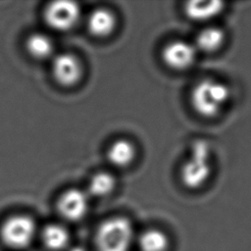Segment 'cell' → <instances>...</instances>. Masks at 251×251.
<instances>
[{
    "label": "cell",
    "instance_id": "1",
    "mask_svg": "<svg viewBox=\"0 0 251 251\" xmlns=\"http://www.w3.org/2000/svg\"><path fill=\"white\" fill-rule=\"evenodd\" d=\"M230 99V89L225 82L215 78H204L197 82L190 94L194 111L201 117L212 119L219 116Z\"/></svg>",
    "mask_w": 251,
    "mask_h": 251
},
{
    "label": "cell",
    "instance_id": "2",
    "mask_svg": "<svg viewBox=\"0 0 251 251\" xmlns=\"http://www.w3.org/2000/svg\"><path fill=\"white\" fill-rule=\"evenodd\" d=\"M212 149L208 141L193 142L188 158L180 169V179L189 189L203 186L212 174Z\"/></svg>",
    "mask_w": 251,
    "mask_h": 251
},
{
    "label": "cell",
    "instance_id": "3",
    "mask_svg": "<svg viewBox=\"0 0 251 251\" xmlns=\"http://www.w3.org/2000/svg\"><path fill=\"white\" fill-rule=\"evenodd\" d=\"M132 239V225L123 217L104 221L99 226L95 236L98 251H128Z\"/></svg>",
    "mask_w": 251,
    "mask_h": 251
},
{
    "label": "cell",
    "instance_id": "4",
    "mask_svg": "<svg viewBox=\"0 0 251 251\" xmlns=\"http://www.w3.org/2000/svg\"><path fill=\"white\" fill-rule=\"evenodd\" d=\"M36 230L34 221L25 215H15L2 225L0 234L3 242L16 249L25 248L32 241Z\"/></svg>",
    "mask_w": 251,
    "mask_h": 251
},
{
    "label": "cell",
    "instance_id": "5",
    "mask_svg": "<svg viewBox=\"0 0 251 251\" xmlns=\"http://www.w3.org/2000/svg\"><path fill=\"white\" fill-rule=\"evenodd\" d=\"M80 18V7L76 2L59 0L51 2L44 10V20L53 29L67 31L72 29Z\"/></svg>",
    "mask_w": 251,
    "mask_h": 251
},
{
    "label": "cell",
    "instance_id": "6",
    "mask_svg": "<svg viewBox=\"0 0 251 251\" xmlns=\"http://www.w3.org/2000/svg\"><path fill=\"white\" fill-rule=\"evenodd\" d=\"M196 56V47L182 40H175L168 43L162 51V59L165 64L176 71L190 68L194 64Z\"/></svg>",
    "mask_w": 251,
    "mask_h": 251
},
{
    "label": "cell",
    "instance_id": "7",
    "mask_svg": "<svg viewBox=\"0 0 251 251\" xmlns=\"http://www.w3.org/2000/svg\"><path fill=\"white\" fill-rule=\"evenodd\" d=\"M82 66L78 58L71 53L57 55L52 63V74L55 80L66 87L75 85L81 78Z\"/></svg>",
    "mask_w": 251,
    "mask_h": 251
},
{
    "label": "cell",
    "instance_id": "8",
    "mask_svg": "<svg viewBox=\"0 0 251 251\" xmlns=\"http://www.w3.org/2000/svg\"><path fill=\"white\" fill-rule=\"evenodd\" d=\"M87 194L79 189L65 191L57 202L59 214L66 220L75 222L82 219L88 210Z\"/></svg>",
    "mask_w": 251,
    "mask_h": 251
},
{
    "label": "cell",
    "instance_id": "9",
    "mask_svg": "<svg viewBox=\"0 0 251 251\" xmlns=\"http://www.w3.org/2000/svg\"><path fill=\"white\" fill-rule=\"evenodd\" d=\"M116 27V17L112 11L106 8H98L89 14L87 28L96 37L110 35Z\"/></svg>",
    "mask_w": 251,
    "mask_h": 251
},
{
    "label": "cell",
    "instance_id": "10",
    "mask_svg": "<svg viewBox=\"0 0 251 251\" xmlns=\"http://www.w3.org/2000/svg\"><path fill=\"white\" fill-rule=\"evenodd\" d=\"M226 4L222 1H190L184 5L185 15L196 22H206L220 15Z\"/></svg>",
    "mask_w": 251,
    "mask_h": 251
},
{
    "label": "cell",
    "instance_id": "11",
    "mask_svg": "<svg viewBox=\"0 0 251 251\" xmlns=\"http://www.w3.org/2000/svg\"><path fill=\"white\" fill-rule=\"evenodd\" d=\"M226 41V32L218 26H208L199 31L195 40V47L204 53L219 51Z\"/></svg>",
    "mask_w": 251,
    "mask_h": 251
},
{
    "label": "cell",
    "instance_id": "12",
    "mask_svg": "<svg viewBox=\"0 0 251 251\" xmlns=\"http://www.w3.org/2000/svg\"><path fill=\"white\" fill-rule=\"evenodd\" d=\"M135 153V147L129 140L118 139L109 146L107 158L113 166L125 168L132 163Z\"/></svg>",
    "mask_w": 251,
    "mask_h": 251
},
{
    "label": "cell",
    "instance_id": "13",
    "mask_svg": "<svg viewBox=\"0 0 251 251\" xmlns=\"http://www.w3.org/2000/svg\"><path fill=\"white\" fill-rule=\"evenodd\" d=\"M28 54L36 60H45L53 55L54 44L52 39L44 33H33L25 42Z\"/></svg>",
    "mask_w": 251,
    "mask_h": 251
},
{
    "label": "cell",
    "instance_id": "14",
    "mask_svg": "<svg viewBox=\"0 0 251 251\" xmlns=\"http://www.w3.org/2000/svg\"><path fill=\"white\" fill-rule=\"evenodd\" d=\"M41 238L48 249L52 251H59L67 247L70 235L65 226L58 224H51L44 227Z\"/></svg>",
    "mask_w": 251,
    "mask_h": 251
},
{
    "label": "cell",
    "instance_id": "15",
    "mask_svg": "<svg viewBox=\"0 0 251 251\" xmlns=\"http://www.w3.org/2000/svg\"><path fill=\"white\" fill-rule=\"evenodd\" d=\"M138 245L141 251H166L169 246V239L162 230L151 228L140 234Z\"/></svg>",
    "mask_w": 251,
    "mask_h": 251
},
{
    "label": "cell",
    "instance_id": "16",
    "mask_svg": "<svg viewBox=\"0 0 251 251\" xmlns=\"http://www.w3.org/2000/svg\"><path fill=\"white\" fill-rule=\"evenodd\" d=\"M116 185L115 177L107 172H99L92 176L88 183V191L95 197L109 195Z\"/></svg>",
    "mask_w": 251,
    "mask_h": 251
},
{
    "label": "cell",
    "instance_id": "17",
    "mask_svg": "<svg viewBox=\"0 0 251 251\" xmlns=\"http://www.w3.org/2000/svg\"><path fill=\"white\" fill-rule=\"evenodd\" d=\"M69 251H85L82 247H79V246H75V247H73L72 249H70Z\"/></svg>",
    "mask_w": 251,
    "mask_h": 251
}]
</instances>
